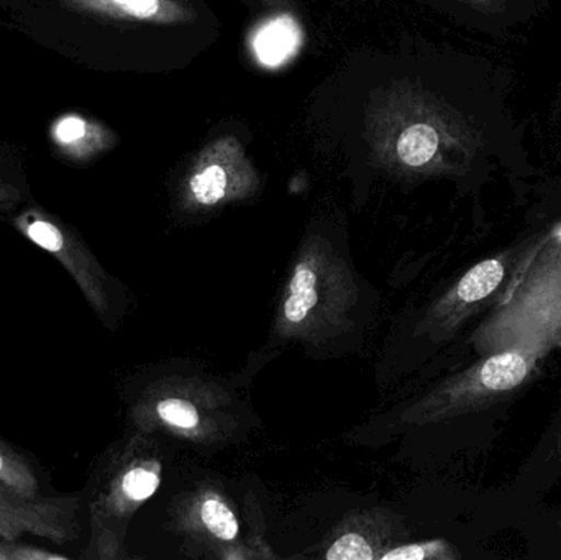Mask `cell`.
<instances>
[{
    "mask_svg": "<svg viewBox=\"0 0 561 560\" xmlns=\"http://www.w3.org/2000/svg\"><path fill=\"white\" fill-rule=\"evenodd\" d=\"M259 174L247 157L245 147L233 135L207 144L196 157L186 178L187 199L214 207L224 201L245 196L255 190Z\"/></svg>",
    "mask_w": 561,
    "mask_h": 560,
    "instance_id": "obj_7",
    "label": "cell"
},
{
    "mask_svg": "<svg viewBox=\"0 0 561 560\" xmlns=\"http://www.w3.org/2000/svg\"><path fill=\"white\" fill-rule=\"evenodd\" d=\"M365 138L379 164L422 176L465 173L483 145L467 115L411 81L376 92L366 108Z\"/></svg>",
    "mask_w": 561,
    "mask_h": 560,
    "instance_id": "obj_1",
    "label": "cell"
},
{
    "mask_svg": "<svg viewBox=\"0 0 561 560\" xmlns=\"http://www.w3.org/2000/svg\"><path fill=\"white\" fill-rule=\"evenodd\" d=\"M10 224L68 272L99 318L112 319L117 305L114 282L69 224L36 204L16 210Z\"/></svg>",
    "mask_w": 561,
    "mask_h": 560,
    "instance_id": "obj_3",
    "label": "cell"
},
{
    "mask_svg": "<svg viewBox=\"0 0 561 560\" xmlns=\"http://www.w3.org/2000/svg\"><path fill=\"white\" fill-rule=\"evenodd\" d=\"M302 30L289 13L266 20L252 36V49L260 65L279 68L296 56L302 45Z\"/></svg>",
    "mask_w": 561,
    "mask_h": 560,
    "instance_id": "obj_10",
    "label": "cell"
},
{
    "mask_svg": "<svg viewBox=\"0 0 561 560\" xmlns=\"http://www.w3.org/2000/svg\"><path fill=\"white\" fill-rule=\"evenodd\" d=\"M81 506L79 495H28L0 480V536L30 535L56 546L69 545L81 535Z\"/></svg>",
    "mask_w": 561,
    "mask_h": 560,
    "instance_id": "obj_5",
    "label": "cell"
},
{
    "mask_svg": "<svg viewBox=\"0 0 561 560\" xmlns=\"http://www.w3.org/2000/svg\"><path fill=\"white\" fill-rule=\"evenodd\" d=\"M325 558L329 560H368L373 559V551L362 536L352 533V535L336 539L327 551Z\"/></svg>",
    "mask_w": 561,
    "mask_h": 560,
    "instance_id": "obj_17",
    "label": "cell"
},
{
    "mask_svg": "<svg viewBox=\"0 0 561 560\" xmlns=\"http://www.w3.org/2000/svg\"><path fill=\"white\" fill-rule=\"evenodd\" d=\"M158 416L170 426L181 430H196L199 426V413L191 403L183 400H163L158 403Z\"/></svg>",
    "mask_w": 561,
    "mask_h": 560,
    "instance_id": "obj_15",
    "label": "cell"
},
{
    "mask_svg": "<svg viewBox=\"0 0 561 560\" xmlns=\"http://www.w3.org/2000/svg\"><path fill=\"white\" fill-rule=\"evenodd\" d=\"M51 138L62 155L75 161L91 160L115 144V135L108 128L76 114L58 118Z\"/></svg>",
    "mask_w": 561,
    "mask_h": 560,
    "instance_id": "obj_9",
    "label": "cell"
},
{
    "mask_svg": "<svg viewBox=\"0 0 561 560\" xmlns=\"http://www.w3.org/2000/svg\"><path fill=\"white\" fill-rule=\"evenodd\" d=\"M460 558L457 549L444 539L434 541L414 542L401 546L381 556L382 560H427V559H457Z\"/></svg>",
    "mask_w": 561,
    "mask_h": 560,
    "instance_id": "obj_14",
    "label": "cell"
},
{
    "mask_svg": "<svg viewBox=\"0 0 561 560\" xmlns=\"http://www.w3.org/2000/svg\"><path fill=\"white\" fill-rule=\"evenodd\" d=\"M0 480L28 495H48L49 480L45 470L28 454L0 437Z\"/></svg>",
    "mask_w": 561,
    "mask_h": 560,
    "instance_id": "obj_11",
    "label": "cell"
},
{
    "mask_svg": "<svg viewBox=\"0 0 561 560\" xmlns=\"http://www.w3.org/2000/svg\"><path fill=\"white\" fill-rule=\"evenodd\" d=\"M559 526H560V528H561V518L559 519Z\"/></svg>",
    "mask_w": 561,
    "mask_h": 560,
    "instance_id": "obj_21",
    "label": "cell"
},
{
    "mask_svg": "<svg viewBox=\"0 0 561 560\" xmlns=\"http://www.w3.org/2000/svg\"><path fill=\"white\" fill-rule=\"evenodd\" d=\"M553 456L561 460V413L557 418L556 423V439H553Z\"/></svg>",
    "mask_w": 561,
    "mask_h": 560,
    "instance_id": "obj_19",
    "label": "cell"
},
{
    "mask_svg": "<svg viewBox=\"0 0 561 560\" xmlns=\"http://www.w3.org/2000/svg\"><path fill=\"white\" fill-rule=\"evenodd\" d=\"M473 344L483 355L520 347L542 358L561 348V222L539 232Z\"/></svg>",
    "mask_w": 561,
    "mask_h": 560,
    "instance_id": "obj_2",
    "label": "cell"
},
{
    "mask_svg": "<svg viewBox=\"0 0 561 560\" xmlns=\"http://www.w3.org/2000/svg\"><path fill=\"white\" fill-rule=\"evenodd\" d=\"M537 236L539 233L524 240L519 245L504 249L503 252L488 256L471 266L458 279L454 289L445 296L444 302L437 311L440 324L445 329H455L471 316L484 311L488 306L493 309L506 292L519 266L523 265L524 260L536 247Z\"/></svg>",
    "mask_w": 561,
    "mask_h": 560,
    "instance_id": "obj_6",
    "label": "cell"
},
{
    "mask_svg": "<svg viewBox=\"0 0 561 560\" xmlns=\"http://www.w3.org/2000/svg\"><path fill=\"white\" fill-rule=\"evenodd\" d=\"M201 518L206 528L222 541H233L239 536L240 526L236 515L226 503L220 502L216 496H210L203 503Z\"/></svg>",
    "mask_w": 561,
    "mask_h": 560,
    "instance_id": "obj_13",
    "label": "cell"
},
{
    "mask_svg": "<svg viewBox=\"0 0 561 560\" xmlns=\"http://www.w3.org/2000/svg\"><path fill=\"white\" fill-rule=\"evenodd\" d=\"M265 3H270V5H284V3L289 2V0H263Z\"/></svg>",
    "mask_w": 561,
    "mask_h": 560,
    "instance_id": "obj_20",
    "label": "cell"
},
{
    "mask_svg": "<svg viewBox=\"0 0 561 560\" xmlns=\"http://www.w3.org/2000/svg\"><path fill=\"white\" fill-rule=\"evenodd\" d=\"M542 357L529 348H503L484 354L478 364L438 391L431 403L434 416H457L484 410L530 380Z\"/></svg>",
    "mask_w": 561,
    "mask_h": 560,
    "instance_id": "obj_4",
    "label": "cell"
},
{
    "mask_svg": "<svg viewBox=\"0 0 561 560\" xmlns=\"http://www.w3.org/2000/svg\"><path fill=\"white\" fill-rule=\"evenodd\" d=\"M59 5L81 15L121 22L180 25L196 20L193 7L183 0H58Z\"/></svg>",
    "mask_w": 561,
    "mask_h": 560,
    "instance_id": "obj_8",
    "label": "cell"
},
{
    "mask_svg": "<svg viewBox=\"0 0 561 560\" xmlns=\"http://www.w3.org/2000/svg\"><path fill=\"white\" fill-rule=\"evenodd\" d=\"M61 552L49 551L39 546L0 536V560H68Z\"/></svg>",
    "mask_w": 561,
    "mask_h": 560,
    "instance_id": "obj_16",
    "label": "cell"
},
{
    "mask_svg": "<svg viewBox=\"0 0 561 560\" xmlns=\"http://www.w3.org/2000/svg\"><path fill=\"white\" fill-rule=\"evenodd\" d=\"M23 199H25V194L19 184L0 178V216L12 217Z\"/></svg>",
    "mask_w": 561,
    "mask_h": 560,
    "instance_id": "obj_18",
    "label": "cell"
},
{
    "mask_svg": "<svg viewBox=\"0 0 561 560\" xmlns=\"http://www.w3.org/2000/svg\"><path fill=\"white\" fill-rule=\"evenodd\" d=\"M319 301L317 275L307 263H299L290 279L289 295L284 302V318L290 324H300Z\"/></svg>",
    "mask_w": 561,
    "mask_h": 560,
    "instance_id": "obj_12",
    "label": "cell"
},
{
    "mask_svg": "<svg viewBox=\"0 0 561 560\" xmlns=\"http://www.w3.org/2000/svg\"><path fill=\"white\" fill-rule=\"evenodd\" d=\"M183 2H187V0H183Z\"/></svg>",
    "mask_w": 561,
    "mask_h": 560,
    "instance_id": "obj_22",
    "label": "cell"
}]
</instances>
